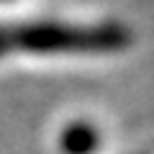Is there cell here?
Returning a JSON list of instances; mask_svg holds the SVG:
<instances>
[{
	"mask_svg": "<svg viewBox=\"0 0 154 154\" xmlns=\"http://www.w3.org/2000/svg\"><path fill=\"white\" fill-rule=\"evenodd\" d=\"M98 144H100L98 131L85 121L69 123L59 136V146L64 154H93L98 149Z\"/></svg>",
	"mask_w": 154,
	"mask_h": 154,
	"instance_id": "7a4b0ae2",
	"label": "cell"
},
{
	"mask_svg": "<svg viewBox=\"0 0 154 154\" xmlns=\"http://www.w3.org/2000/svg\"><path fill=\"white\" fill-rule=\"evenodd\" d=\"M128 44L123 26H69V23H26L16 28H0V54L23 49L31 54H98L116 51Z\"/></svg>",
	"mask_w": 154,
	"mask_h": 154,
	"instance_id": "6da1fadb",
	"label": "cell"
}]
</instances>
